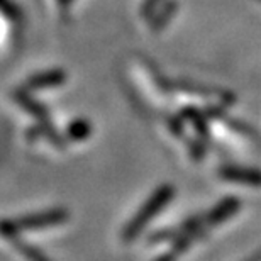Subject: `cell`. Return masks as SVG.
<instances>
[{
	"label": "cell",
	"mask_w": 261,
	"mask_h": 261,
	"mask_svg": "<svg viewBox=\"0 0 261 261\" xmlns=\"http://www.w3.org/2000/svg\"><path fill=\"white\" fill-rule=\"evenodd\" d=\"M175 195V189L171 185H161L158 190L151 195L148 200L144 202V205L141 207V211L130 219V222L126 226V229L122 231V241L130 243L133 239H136L141 234V231L148 226V222L153 217H156L161 212V208L166 207L170 203V200Z\"/></svg>",
	"instance_id": "7a4b0ae2"
},
{
	"label": "cell",
	"mask_w": 261,
	"mask_h": 261,
	"mask_svg": "<svg viewBox=\"0 0 261 261\" xmlns=\"http://www.w3.org/2000/svg\"><path fill=\"white\" fill-rule=\"evenodd\" d=\"M184 117L194 121L197 126V130H200L202 134H207V122H205V114H200L197 109H185L184 111Z\"/></svg>",
	"instance_id": "9c48e42d"
},
{
	"label": "cell",
	"mask_w": 261,
	"mask_h": 261,
	"mask_svg": "<svg viewBox=\"0 0 261 261\" xmlns=\"http://www.w3.org/2000/svg\"><path fill=\"white\" fill-rule=\"evenodd\" d=\"M92 133V126H90V122H87L85 119H78V121L75 122H71L70 126H68L66 129V136H68V139L70 141H83V139H87L88 136H90Z\"/></svg>",
	"instance_id": "8992f818"
},
{
	"label": "cell",
	"mask_w": 261,
	"mask_h": 261,
	"mask_svg": "<svg viewBox=\"0 0 261 261\" xmlns=\"http://www.w3.org/2000/svg\"><path fill=\"white\" fill-rule=\"evenodd\" d=\"M61 7H68V4H71V0H58Z\"/></svg>",
	"instance_id": "7c38bea8"
},
{
	"label": "cell",
	"mask_w": 261,
	"mask_h": 261,
	"mask_svg": "<svg viewBox=\"0 0 261 261\" xmlns=\"http://www.w3.org/2000/svg\"><path fill=\"white\" fill-rule=\"evenodd\" d=\"M239 208H241V202H239L238 198H232V197L224 198L219 205H216L207 214V217H203L205 219V226L207 227L219 226V224H222L224 221H227L229 217H232Z\"/></svg>",
	"instance_id": "277c9868"
},
{
	"label": "cell",
	"mask_w": 261,
	"mask_h": 261,
	"mask_svg": "<svg viewBox=\"0 0 261 261\" xmlns=\"http://www.w3.org/2000/svg\"><path fill=\"white\" fill-rule=\"evenodd\" d=\"M15 98H17V102L22 106L25 111H29V114H33V116H38L39 119H48V111L41 106V103H38V102H34L33 98H29V95L25 92H17L15 93Z\"/></svg>",
	"instance_id": "52a82bcc"
},
{
	"label": "cell",
	"mask_w": 261,
	"mask_h": 261,
	"mask_svg": "<svg viewBox=\"0 0 261 261\" xmlns=\"http://www.w3.org/2000/svg\"><path fill=\"white\" fill-rule=\"evenodd\" d=\"M175 9H176L175 4H170V5H166V7H163V10H161V12L158 14V17L153 19V28L154 29H161V28H163V25L168 22V17L173 15Z\"/></svg>",
	"instance_id": "30bf717a"
},
{
	"label": "cell",
	"mask_w": 261,
	"mask_h": 261,
	"mask_svg": "<svg viewBox=\"0 0 261 261\" xmlns=\"http://www.w3.org/2000/svg\"><path fill=\"white\" fill-rule=\"evenodd\" d=\"M68 219V212L63 208H53L46 212H36L29 216H22L17 219H4L0 221V238L14 241L19 232L25 229H43L63 224Z\"/></svg>",
	"instance_id": "6da1fadb"
},
{
	"label": "cell",
	"mask_w": 261,
	"mask_h": 261,
	"mask_svg": "<svg viewBox=\"0 0 261 261\" xmlns=\"http://www.w3.org/2000/svg\"><path fill=\"white\" fill-rule=\"evenodd\" d=\"M14 246L17 248V251L29 261H49L43 253H39L36 248L29 246V244H25V243H20V241H17V239H14Z\"/></svg>",
	"instance_id": "ba28073f"
},
{
	"label": "cell",
	"mask_w": 261,
	"mask_h": 261,
	"mask_svg": "<svg viewBox=\"0 0 261 261\" xmlns=\"http://www.w3.org/2000/svg\"><path fill=\"white\" fill-rule=\"evenodd\" d=\"M156 4H158V0H146L144 7H143V15H149L151 12H153V9L156 7Z\"/></svg>",
	"instance_id": "8fae6325"
},
{
	"label": "cell",
	"mask_w": 261,
	"mask_h": 261,
	"mask_svg": "<svg viewBox=\"0 0 261 261\" xmlns=\"http://www.w3.org/2000/svg\"><path fill=\"white\" fill-rule=\"evenodd\" d=\"M221 178L231 184H239L246 187H261V171L254 168H244V166H224L219 171Z\"/></svg>",
	"instance_id": "3957f363"
},
{
	"label": "cell",
	"mask_w": 261,
	"mask_h": 261,
	"mask_svg": "<svg viewBox=\"0 0 261 261\" xmlns=\"http://www.w3.org/2000/svg\"><path fill=\"white\" fill-rule=\"evenodd\" d=\"M66 80V75L63 70H49L44 73H38V75L31 76L25 82L24 88L28 92H36V90H44V88H53L61 85Z\"/></svg>",
	"instance_id": "5b68a950"
}]
</instances>
